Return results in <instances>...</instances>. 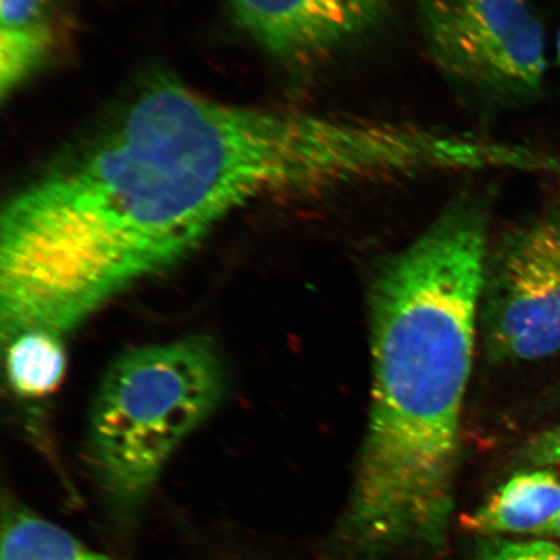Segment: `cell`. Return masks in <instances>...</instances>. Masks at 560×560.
<instances>
[{
	"label": "cell",
	"instance_id": "cell-1",
	"mask_svg": "<svg viewBox=\"0 0 560 560\" xmlns=\"http://www.w3.org/2000/svg\"><path fill=\"white\" fill-rule=\"evenodd\" d=\"M360 164L347 118L222 103L158 79L7 202L2 328L65 335L185 258L233 210L349 185Z\"/></svg>",
	"mask_w": 560,
	"mask_h": 560
},
{
	"label": "cell",
	"instance_id": "cell-2",
	"mask_svg": "<svg viewBox=\"0 0 560 560\" xmlns=\"http://www.w3.org/2000/svg\"><path fill=\"white\" fill-rule=\"evenodd\" d=\"M488 228V199L458 196L371 284L369 422L340 528L357 555L446 540Z\"/></svg>",
	"mask_w": 560,
	"mask_h": 560
},
{
	"label": "cell",
	"instance_id": "cell-3",
	"mask_svg": "<svg viewBox=\"0 0 560 560\" xmlns=\"http://www.w3.org/2000/svg\"><path fill=\"white\" fill-rule=\"evenodd\" d=\"M225 370L206 338L129 350L103 377L90 415L91 460L115 506L131 510L225 394Z\"/></svg>",
	"mask_w": 560,
	"mask_h": 560
},
{
	"label": "cell",
	"instance_id": "cell-4",
	"mask_svg": "<svg viewBox=\"0 0 560 560\" xmlns=\"http://www.w3.org/2000/svg\"><path fill=\"white\" fill-rule=\"evenodd\" d=\"M420 33L440 72L486 100L541 93L545 32L527 0H418Z\"/></svg>",
	"mask_w": 560,
	"mask_h": 560
},
{
	"label": "cell",
	"instance_id": "cell-5",
	"mask_svg": "<svg viewBox=\"0 0 560 560\" xmlns=\"http://www.w3.org/2000/svg\"><path fill=\"white\" fill-rule=\"evenodd\" d=\"M479 320L493 361L560 353V206L511 231L487 257Z\"/></svg>",
	"mask_w": 560,
	"mask_h": 560
},
{
	"label": "cell",
	"instance_id": "cell-6",
	"mask_svg": "<svg viewBox=\"0 0 560 560\" xmlns=\"http://www.w3.org/2000/svg\"><path fill=\"white\" fill-rule=\"evenodd\" d=\"M237 23L264 51L312 67L380 23L387 0H231Z\"/></svg>",
	"mask_w": 560,
	"mask_h": 560
},
{
	"label": "cell",
	"instance_id": "cell-7",
	"mask_svg": "<svg viewBox=\"0 0 560 560\" xmlns=\"http://www.w3.org/2000/svg\"><path fill=\"white\" fill-rule=\"evenodd\" d=\"M559 513V476L550 468L532 467L514 475L462 523L485 537L540 536Z\"/></svg>",
	"mask_w": 560,
	"mask_h": 560
},
{
	"label": "cell",
	"instance_id": "cell-8",
	"mask_svg": "<svg viewBox=\"0 0 560 560\" xmlns=\"http://www.w3.org/2000/svg\"><path fill=\"white\" fill-rule=\"evenodd\" d=\"M52 46L48 0H0V93H13Z\"/></svg>",
	"mask_w": 560,
	"mask_h": 560
},
{
	"label": "cell",
	"instance_id": "cell-9",
	"mask_svg": "<svg viewBox=\"0 0 560 560\" xmlns=\"http://www.w3.org/2000/svg\"><path fill=\"white\" fill-rule=\"evenodd\" d=\"M7 346V374L18 395H50L65 375L67 357L62 334L32 328L12 336Z\"/></svg>",
	"mask_w": 560,
	"mask_h": 560
},
{
	"label": "cell",
	"instance_id": "cell-10",
	"mask_svg": "<svg viewBox=\"0 0 560 560\" xmlns=\"http://www.w3.org/2000/svg\"><path fill=\"white\" fill-rule=\"evenodd\" d=\"M2 560H109L67 530L30 511L10 508L3 521Z\"/></svg>",
	"mask_w": 560,
	"mask_h": 560
},
{
	"label": "cell",
	"instance_id": "cell-11",
	"mask_svg": "<svg viewBox=\"0 0 560 560\" xmlns=\"http://www.w3.org/2000/svg\"><path fill=\"white\" fill-rule=\"evenodd\" d=\"M472 560H560V546L546 540L486 537L476 546Z\"/></svg>",
	"mask_w": 560,
	"mask_h": 560
},
{
	"label": "cell",
	"instance_id": "cell-12",
	"mask_svg": "<svg viewBox=\"0 0 560 560\" xmlns=\"http://www.w3.org/2000/svg\"><path fill=\"white\" fill-rule=\"evenodd\" d=\"M522 458L536 468L560 466V425L529 440L524 446Z\"/></svg>",
	"mask_w": 560,
	"mask_h": 560
},
{
	"label": "cell",
	"instance_id": "cell-13",
	"mask_svg": "<svg viewBox=\"0 0 560 560\" xmlns=\"http://www.w3.org/2000/svg\"><path fill=\"white\" fill-rule=\"evenodd\" d=\"M538 537H557L560 538V513L556 521L548 525Z\"/></svg>",
	"mask_w": 560,
	"mask_h": 560
},
{
	"label": "cell",
	"instance_id": "cell-14",
	"mask_svg": "<svg viewBox=\"0 0 560 560\" xmlns=\"http://www.w3.org/2000/svg\"><path fill=\"white\" fill-rule=\"evenodd\" d=\"M557 59L560 67V31L558 33V39H557Z\"/></svg>",
	"mask_w": 560,
	"mask_h": 560
}]
</instances>
